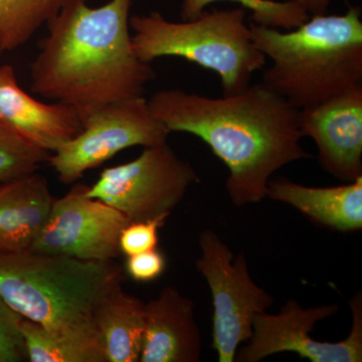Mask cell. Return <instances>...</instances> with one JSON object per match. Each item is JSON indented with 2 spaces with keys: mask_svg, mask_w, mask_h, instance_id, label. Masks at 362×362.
Here are the masks:
<instances>
[{
  "mask_svg": "<svg viewBox=\"0 0 362 362\" xmlns=\"http://www.w3.org/2000/svg\"><path fill=\"white\" fill-rule=\"evenodd\" d=\"M148 104L169 132L197 136L225 163L235 206L263 201L274 173L312 158L301 144L299 109L262 82L221 98L161 90Z\"/></svg>",
  "mask_w": 362,
  "mask_h": 362,
  "instance_id": "cell-1",
  "label": "cell"
},
{
  "mask_svg": "<svg viewBox=\"0 0 362 362\" xmlns=\"http://www.w3.org/2000/svg\"><path fill=\"white\" fill-rule=\"evenodd\" d=\"M133 0L92 7L71 0L47 23V35L33 61L35 94L69 105L81 119L105 105L142 96L156 78L132 47Z\"/></svg>",
  "mask_w": 362,
  "mask_h": 362,
  "instance_id": "cell-2",
  "label": "cell"
},
{
  "mask_svg": "<svg viewBox=\"0 0 362 362\" xmlns=\"http://www.w3.org/2000/svg\"><path fill=\"white\" fill-rule=\"evenodd\" d=\"M361 13L349 6L286 32L250 21L255 45L273 63L262 83L299 110L361 86Z\"/></svg>",
  "mask_w": 362,
  "mask_h": 362,
  "instance_id": "cell-3",
  "label": "cell"
},
{
  "mask_svg": "<svg viewBox=\"0 0 362 362\" xmlns=\"http://www.w3.org/2000/svg\"><path fill=\"white\" fill-rule=\"evenodd\" d=\"M124 280L122 267L114 259L0 252V296L23 318L47 329L94 323L98 305Z\"/></svg>",
  "mask_w": 362,
  "mask_h": 362,
  "instance_id": "cell-4",
  "label": "cell"
},
{
  "mask_svg": "<svg viewBox=\"0 0 362 362\" xmlns=\"http://www.w3.org/2000/svg\"><path fill=\"white\" fill-rule=\"evenodd\" d=\"M247 11H204L194 20L175 23L159 11L130 16L131 40L137 58L150 64L162 57H176L214 71L223 96L239 94L252 75L263 70L267 58L252 40Z\"/></svg>",
  "mask_w": 362,
  "mask_h": 362,
  "instance_id": "cell-5",
  "label": "cell"
},
{
  "mask_svg": "<svg viewBox=\"0 0 362 362\" xmlns=\"http://www.w3.org/2000/svg\"><path fill=\"white\" fill-rule=\"evenodd\" d=\"M199 176L168 142L145 147L134 160L104 169L87 194L118 209L130 221L169 216Z\"/></svg>",
  "mask_w": 362,
  "mask_h": 362,
  "instance_id": "cell-6",
  "label": "cell"
},
{
  "mask_svg": "<svg viewBox=\"0 0 362 362\" xmlns=\"http://www.w3.org/2000/svg\"><path fill=\"white\" fill-rule=\"evenodd\" d=\"M199 243L202 257L195 266L213 297V349L218 361L233 362L240 345L252 337L254 317L275 300L252 281L246 256L235 258L218 233L202 230Z\"/></svg>",
  "mask_w": 362,
  "mask_h": 362,
  "instance_id": "cell-7",
  "label": "cell"
},
{
  "mask_svg": "<svg viewBox=\"0 0 362 362\" xmlns=\"http://www.w3.org/2000/svg\"><path fill=\"white\" fill-rule=\"evenodd\" d=\"M169 130L154 116L143 96L105 105L83 119V129L49 156V165L66 185L131 147L168 141Z\"/></svg>",
  "mask_w": 362,
  "mask_h": 362,
  "instance_id": "cell-8",
  "label": "cell"
},
{
  "mask_svg": "<svg viewBox=\"0 0 362 362\" xmlns=\"http://www.w3.org/2000/svg\"><path fill=\"white\" fill-rule=\"evenodd\" d=\"M352 321L349 337L339 342L318 341L311 332L316 323L338 311L337 304L304 308L295 300L283 305L278 314L267 312L252 319V337L235 354V361L258 362L281 352H296L312 362L362 361V300L350 301Z\"/></svg>",
  "mask_w": 362,
  "mask_h": 362,
  "instance_id": "cell-9",
  "label": "cell"
},
{
  "mask_svg": "<svg viewBox=\"0 0 362 362\" xmlns=\"http://www.w3.org/2000/svg\"><path fill=\"white\" fill-rule=\"evenodd\" d=\"M76 182L54 199L45 226L28 251L86 261H112L121 254L119 238L130 221L118 209L92 199Z\"/></svg>",
  "mask_w": 362,
  "mask_h": 362,
  "instance_id": "cell-10",
  "label": "cell"
},
{
  "mask_svg": "<svg viewBox=\"0 0 362 362\" xmlns=\"http://www.w3.org/2000/svg\"><path fill=\"white\" fill-rule=\"evenodd\" d=\"M299 123L324 171L345 182L362 175V85L300 109Z\"/></svg>",
  "mask_w": 362,
  "mask_h": 362,
  "instance_id": "cell-11",
  "label": "cell"
},
{
  "mask_svg": "<svg viewBox=\"0 0 362 362\" xmlns=\"http://www.w3.org/2000/svg\"><path fill=\"white\" fill-rule=\"evenodd\" d=\"M0 123L52 153L83 129L73 107L42 103L21 89L11 66H0Z\"/></svg>",
  "mask_w": 362,
  "mask_h": 362,
  "instance_id": "cell-12",
  "label": "cell"
},
{
  "mask_svg": "<svg viewBox=\"0 0 362 362\" xmlns=\"http://www.w3.org/2000/svg\"><path fill=\"white\" fill-rule=\"evenodd\" d=\"M202 349L192 300L168 286L156 299L145 303L140 362H199Z\"/></svg>",
  "mask_w": 362,
  "mask_h": 362,
  "instance_id": "cell-13",
  "label": "cell"
},
{
  "mask_svg": "<svg viewBox=\"0 0 362 362\" xmlns=\"http://www.w3.org/2000/svg\"><path fill=\"white\" fill-rule=\"evenodd\" d=\"M266 197L289 204L332 230L354 232L362 228V175L331 187H306L287 178L270 180Z\"/></svg>",
  "mask_w": 362,
  "mask_h": 362,
  "instance_id": "cell-14",
  "label": "cell"
},
{
  "mask_svg": "<svg viewBox=\"0 0 362 362\" xmlns=\"http://www.w3.org/2000/svg\"><path fill=\"white\" fill-rule=\"evenodd\" d=\"M54 199L47 178L37 173L0 185V252L28 251Z\"/></svg>",
  "mask_w": 362,
  "mask_h": 362,
  "instance_id": "cell-15",
  "label": "cell"
},
{
  "mask_svg": "<svg viewBox=\"0 0 362 362\" xmlns=\"http://www.w3.org/2000/svg\"><path fill=\"white\" fill-rule=\"evenodd\" d=\"M93 322L102 341L107 362H137L145 332V303L117 286L98 305Z\"/></svg>",
  "mask_w": 362,
  "mask_h": 362,
  "instance_id": "cell-16",
  "label": "cell"
},
{
  "mask_svg": "<svg viewBox=\"0 0 362 362\" xmlns=\"http://www.w3.org/2000/svg\"><path fill=\"white\" fill-rule=\"evenodd\" d=\"M21 331L30 362H107L94 323L51 330L23 318Z\"/></svg>",
  "mask_w": 362,
  "mask_h": 362,
  "instance_id": "cell-17",
  "label": "cell"
},
{
  "mask_svg": "<svg viewBox=\"0 0 362 362\" xmlns=\"http://www.w3.org/2000/svg\"><path fill=\"white\" fill-rule=\"evenodd\" d=\"M71 0H0V52L26 44Z\"/></svg>",
  "mask_w": 362,
  "mask_h": 362,
  "instance_id": "cell-18",
  "label": "cell"
},
{
  "mask_svg": "<svg viewBox=\"0 0 362 362\" xmlns=\"http://www.w3.org/2000/svg\"><path fill=\"white\" fill-rule=\"evenodd\" d=\"M220 1L239 4L246 11H251L250 18L252 23L279 30H294L310 18L309 13L301 6L285 0H182L181 21L194 20L206 11L209 4Z\"/></svg>",
  "mask_w": 362,
  "mask_h": 362,
  "instance_id": "cell-19",
  "label": "cell"
},
{
  "mask_svg": "<svg viewBox=\"0 0 362 362\" xmlns=\"http://www.w3.org/2000/svg\"><path fill=\"white\" fill-rule=\"evenodd\" d=\"M49 156L51 152L0 123V185L33 175Z\"/></svg>",
  "mask_w": 362,
  "mask_h": 362,
  "instance_id": "cell-20",
  "label": "cell"
},
{
  "mask_svg": "<svg viewBox=\"0 0 362 362\" xmlns=\"http://www.w3.org/2000/svg\"><path fill=\"white\" fill-rule=\"evenodd\" d=\"M168 216H159L146 221H130L119 238L120 252L125 256L157 249L158 232Z\"/></svg>",
  "mask_w": 362,
  "mask_h": 362,
  "instance_id": "cell-21",
  "label": "cell"
},
{
  "mask_svg": "<svg viewBox=\"0 0 362 362\" xmlns=\"http://www.w3.org/2000/svg\"><path fill=\"white\" fill-rule=\"evenodd\" d=\"M23 317L0 296V362H20L28 358L21 331Z\"/></svg>",
  "mask_w": 362,
  "mask_h": 362,
  "instance_id": "cell-22",
  "label": "cell"
},
{
  "mask_svg": "<svg viewBox=\"0 0 362 362\" xmlns=\"http://www.w3.org/2000/svg\"><path fill=\"white\" fill-rule=\"evenodd\" d=\"M166 268L164 255L157 249L127 257L125 270L136 282H151L160 277Z\"/></svg>",
  "mask_w": 362,
  "mask_h": 362,
  "instance_id": "cell-23",
  "label": "cell"
},
{
  "mask_svg": "<svg viewBox=\"0 0 362 362\" xmlns=\"http://www.w3.org/2000/svg\"><path fill=\"white\" fill-rule=\"evenodd\" d=\"M285 1L298 4L312 16L327 13L328 7L332 0H285Z\"/></svg>",
  "mask_w": 362,
  "mask_h": 362,
  "instance_id": "cell-24",
  "label": "cell"
}]
</instances>
